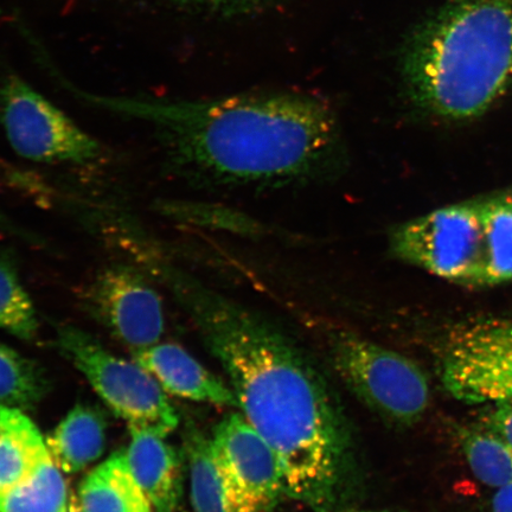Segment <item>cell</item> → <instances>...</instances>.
Listing matches in <instances>:
<instances>
[{
  "instance_id": "30bf717a",
  "label": "cell",
  "mask_w": 512,
  "mask_h": 512,
  "mask_svg": "<svg viewBox=\"0 0 512 512\" xmlns=\"http://www.w3.org/2000/svg\"><path fill=\"white\" fill-rule=\"evenodd\" d=\"M211 443L236 512H270L286 496L278 454L245 415H227Z\"/></svg>"
},
{
  "instance_id": "d6986e66",
  "label": "cell",
  "mask_w": 512,
  "mask_h": 512,
  "mask_svg": "<svg viewBox=\"0 0 512 512\" xmlns=\"http://www.w3.org/2000/svg\"><path fill=\"white\" fill-rule=\"evenodd\" d=\"M459 444L473 475L492 488L512 483V446L485 428H462Z\"/></svg>"
},
{
  "instance_id": "cb8c5ba5",
  "label": "cell",
  "mask_w": 512,
  "mask_h": 512,
  "mask_svg": "<svg viewBox=\"0 0 512 512\" xmlns=\"http://www.w3.org/2000/svg\"><path fill=\"white\" fill-rule=\"evenodd\" d=\"M485 512H512V483L498 489Z\"/></svg>"
},
{
  "instance_id": "9a60e30c",
  "label": "cell",
  "mask_w": 512,
  "mask_h": 512,
  "mask_svg": "<svg viewBox=\"0 0 512 512\" xmlns=\"http://www.w3.org/2000/svg\"><path fill=\"white\" fill-rule=\"evenodd\" d=\"M79 501L86 512H152L134 477L126 451L112 454L83 479Z\"/></svg>"
},
{
  "instance_id": "52a82bcc",
  "label": "cell",
  "mask_w": 512,
  "mask_h": 512,
  "mask_svg": "<svg viewBox=\"0 0 512 512\" xmlns=\"http://www.w3.org/2000/svg\"><path fill=\"white\" fill-rule=\"evenodd\" d=\"M332 354L352 392L382 418L409 426L426 413L430 383L409 358L351 335L338 337Z\"/></svg>"
},
{
  "instance_id": "5bb4252c",
  "label": "cell",
  "mask_w": 512,
  "mask_h": 512,
  "mask_svg": "<svg viewBox=\"0 0 512 512\" xmlns=\"http://www.w3.org/2000/svg\"><path fill=\"white\" fill-rule=\"evenodd\" d=\"M107 421L94 407L78 405L47 440L51 459L63 472H81L105 452Z\"/></svg>"
},
{
  "instance_id": "44dd1931",
  "label": "cell",
  "mask_w": 512,
  "mask_h": 512,
  "mask_svg": "<svg viewBox=\"0 0 512 512\" xmlns=\"http://www.w3.org/2000/svg\"><path fill=\"white\" fill-rule=\"evenodd\" d=\"M48 384L35 362L0 343V405L34 408L46 395Z\"/></svg>"
},
{
  "instance_id": "3957f363",
  "label": "cell",
  "mask_w": 512,
  "mask_h": 512,
  "mask_svg": "<svg viewBox=\"0 0 512 512\" xmlns=\"http://www.w3.org/2000/svg\"><path fill=\"white\" fill-rule=\"evenodd\" d=\"M405 76L414 104L435 118L488 112L512 83V0H452L415 43Z\"/></svg>"
},
{
  "instance_id": "ffe728a7",
  "label": "cell",
  "mask_w": 512,
  "mask_h": 512,
  "mask_svg": "<svg viewBox=\"0 0 512 512\" xmlns=\"http://www.w3.org/2000/svg\"><path fill=\"white\" fill-rule=\"evenodd\" d=\"M38 326L34 302L25 290L14 256L0 251V329L32 341Z\"/></svg>"
},
{
  "instance_id": "277c9868",
  "label": "cell",
  "mask_w": 512,
  "mask_h": 512,
  "mask_svg": "<svg viewBox=\"0 0 512 512\" xmlns=\"http://www.w3.org/2000/svg\"><path fill=\"white\" fill-rule=\"evenodd\" d=\"M389 252L448 283L483 287L485 233L480 197L451 204L390 230Z\"/></svg>"
},
{
  "instance_id": "2e32d148",
  "label": "cell",
  "mask_w": 512,
  "mask_h": 512,
  "mask_svg": "<svg viewBox=\"0 0 512 512\" xmlns=\"http://www.w3.org/2000/svg\"><path fill=\"white\" fill-rule=\"evenodd\" d=\"M184 451L188 459L190 496L195 512H236L217 463L211 438L194 425L184 432Z\"/></svg>"
},
{
  "instance_id": "7c38bea8",
  "label": "cell",
  "mask_w": 512,
  "mask_h": 512,
  "mask_svg": "<svg viewBox=\"0 0 512 512\" xmlns=\"http://www.w3.org/2000/svg\"><path fill=\"white\" fill-rule=\"evenodd\" d=\"M126 451L128 464L152 507L157 512H175L182 497V462L162 435L130 427Z\"/></svg>"
},
{
  "instance_id": "d4e9b609",
  "label": "cell",
  "mask_w": 512,
  "mask_h": 512,
  "mask_svg": "<svg viewBox=\"0 0 512 512\" xmlns=\"http://www.w3.org/2000/svg\"><path fill=\"white\" fill-rule=\"evenodd\" d=\"M66 512H86L83 510L82 505L78 499H75V497L70 498V502L68 505V509Z\"/></svg>"
},
{
  "instance_id": "5b68a950",
  "label": "cell",
  "mask_w": 512,
  "mask_h": 512,
  "mask_svg": "<svg viewBox=\"0 0 512 512\" xmlns=\"http://www.w3.org/2000/svg\"><path fill=\"white\" fill-rule=\"evenodd\" d=\"M57 347L128 426L162 435L176 430V409L155 376L137 361L111 354L94 337L72 325L57 329Z\"/></svg>"
},
{
  "instance_id": "6da1fadb",
  "label": "cell",
  "mask_w": 512,
  "mask_h": 512,
  "mask_svg": "<svg viewBox=\"0 0 512 512\" xmlns=\"http://www.w3.org/2000/svg\"><path fill=\"white\" fill-rule=\"evenodd\" d=\"M143 264L194 320L226 371L241 413L278 454L286 496L315 512L334 511L348 489L351 445L323 377L264 317L150 249Z\"/></svg>"
},
{
  "instance_id": "9c48e42d",
  "label": "cell",
  "mask_w": 512,
  "mask_h": 512,
  "mask_svg": "<svg viewBox=\"0 0 512 512\" xmlns=\"http://www.w3.org/2000/svg\"><path fill=\"white\" fill-rule=\"evenodd\" d=\"M88 315L134 354L159 343L165 330L162 298L134 266L102 268L81 294Z\"/></svg>"
},
{
  "instance_id": "603a6c76",
  "label": "cell",
  "mask_w": 512,
  "mask_h": 512,
  "mask_svg": "<svg viewBox=\"0 0 512 512\" xmlns=\"http://www.w3.org/2000/svg\"><path fill=\"white\" fill-rule=\"evenodd\" d=\"M0 232L15 235L17 238L31 243H40V239L37 236L32 235L28 230L18 227L8 215L4 214L2 209H0Z\"/></svg>"
},
{
  "instance_id": "e0dca14e",
  "label": "cell",
  "mask_w": 512,
  "mask_h": 512,
  "mask_svg": "<svg viewBox=\"0 0 512 512\" xmlns=\"http://www.w3.org/2000/svg\"><path fill=\"white\" fill-rule=\"evenodd\" d=\"M485 232L483 287L512 283V189L480 197Z\"/></svg>"
},
{
  "instance_id": "8fae6325",
  "label": "cell",
  "mask_w": 512,
  "mask_h": 512,
  "mask_svg": "<svg viewBox=\"0 0 512 512\" xmlns=\"http://www.w3.org/2000/svg\"><path fill=\"white\" fill-rule=\"evenodd\" d=\"M133 356L134 361L155 376L166 393L210 405L239 408L232 388L177 344L158 343Z\"/></svg>"
},
{
  "instance_id": "ac0fdd59",
  "label": "cell",
  "mask_w": 512,
  "mask_h": 512,
  "mask_svg": "<svg viewBox=\"0 0 512 512\" xmlns=\"http://www.w3.org/2000/svg\"><path fill=\"white\" fill-rule=\"evenodd\" d=\"M62 472L49 456L34 475L0 497V512H66L72 497Z\"/></svg>"
},
{
  "instance_id": "ba28073f",
  "label": "cell",
  "mask_w": 512,
  "mask_h": 512,
  "mask_svg": "<svg viewBox=\"0 0 512 512\" xmlns=\"http://www.w3.org/2000/svg\"><path fill=\"white\" fill-rule=\"evenodd\" d=\"M439 374L459 401L512 403V319L479 318L453 326L440 344Z\"/></svg>"
},
{
  "instance_id": "484cf974",
  "label": "cell",
  "mask_w": 512,
  "mask_h": 512,
  "mask_svg": "<svg viewBox=\"0 0 512 512\" xmlns=\"http://www.w3.org/2000/svg\"><path fill=\"white\" fill-rule=\"evenodd\" d=\"M343 512H383V511H370V510H349Z\"/></svg>"
},
{
  "instance_id": "4316f807",
  "label": "cell",
  "mask_w": 512,
  "mask_h": 512,
  "mask_svg": "<svg viewBox=\"0 0 512 512\" xmlns=\"http://www.w3.org/2000/svg\"><path fill=\"white\" fill-rule=\"evenodd\" d=\"M215 2H221V0H215Z\"/></svg>"
},
{
  "instance_id": "7402d4cb",
  "label": "cell",
  "mask_w": 512,
  "mask_h": 512,
  "mask_svg": "<svg viewBox=\"0 0 512 512\" xmlns=\"http://www.w3.org/2000/svg\"><path fill=\"white\" fill-rule=\"evenodd\" d=\"M483 425L512 446V403H494V407L483 415Z\"/></svg>"
},
{
  "instance_id": "4fadbf2b",
  "label": "cell",
  "mask_w": 512,
  "mask_h": 512,
  "mask_svg": "<svg viewBox=\"0 0 512 512\" xmlns=\"http://www.w3.org/2000/svg\"><path fill=\"white\" fill-rule=\"evenodd\" d=\"M50 456L40 430L22 409L0 405V497L29 479Z\"/></svg>"
},
{
  "instance_id": "8992f818",
  "label": "cell",
  "mask_w": 512,
  "mask_h": 512,
  "mask_svg": "<svg viewBox=\"0 0 512 512\" xmlns=\"http://www.w3.org/2000/svg\"><path fill=\"white\" fill-rule=\"evenodd\" d=\"M0 125L12 150L31 162L88 165L104 153L98 140L15 74L0 80Z\"/></svg>"
},
{
  "instance_id": "7a4b0ae2",
  "label": "cell",
  "mask_w": 512,
  "mask_h": 512,
  "mask_svg": "<svg viewBox=\"0 0 512 512\" xmlns=\"http://www.w3.org/2000/svg\"><path fill=\"white\" fill-rule=\"evenodd\" d=\"M76 99L151 128L166 174L195 187H278L341 169L342 128L324 102L299 94L169 100L81 91Z\"/></svg>"
}]
</instances>
